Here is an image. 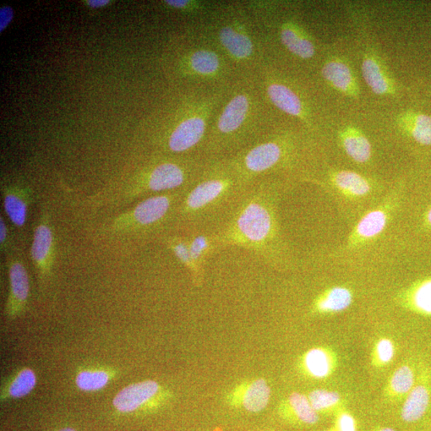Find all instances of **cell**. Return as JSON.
I'll use <instances>...</instances> for the list:
<instances>
[{"instance_id":"cb8c5ba5","label":"cell","mask_w":431,"mask_h":431,"mask_svg":"<svg viewBox=\"0 0 431 431\" xmlns=\"http://www.w3.org/2000/svg\"><path fill=\"white\" fill-rule=\"evenodd\" d=\"M416 384V376L410 365L405 364L397 368L391 376L387 394L396 399L407 396Z\"/></svg>"},{"instance_id":"74e56055","label":"cell","mask_w":431,"mask_h":431,"mask_svg":"<svg viewBox=\"0 0 431 431\" xmlns=\"http://www.w3.org/2000/svg\"><path fill=\"white\" fill-rule=\"evenodd\" d=\"M7 231L6 223H5L3 217H1V219H0V242H1L2 246H3L5 242H6L8 235Z\"/></svg>"},{"instance_id":"e575fe53","label":"cell","mask_w":431,"mask_h":431,"mask_svg":"<svg viewBox=\"0 0 431 431\" xmlns=\"http://www.w3.org/2000/svg\"><path fill=\"white\" fill-rule=\"evenodd\" d=\"M412 134L417 143L425 146L431 145V127L414 125Z\"/></svg>"},{"instance_id":"7a4b0ae2","label":"cell","mask_w":431,"mask_h":431,"mask_svg":"<svg viewBox=\"0 0 431 431\" xmlns=\"http://www.w3.org/2000/svg\"><path fill=\"white\" fill-rule=\"evenodd\" d=\"M234 171L233 173L214 172L196 182L185 196L182 214L189 217L203 215L209 210L228 199L240 182Z\"/></svg>"},{"instance_id":"83f0119b","label":"cell","mask_w":431,"mask_h":431,"mask_svg":"<svg viewBox=\"0 0 431 431\" xmlns=\"http://www.w3.org/2000/svg\"><path fill=\"white\" fill-rule=\"evenodd\" d=\"M288 407L299 422L313 425L318 422V413L314 410L307 396L293 393L288 400Z\"/></svg>"},{"instance_id":"f35d334b","label":"cell","mask_w":431,"mask_h":431,"mask_svg":"<svg viewBox=\"0 0 431 431\" xmlns=\"http://www.w3.org/2000/svg\"><path fill=\"white\" fill-rule=\"evenodd\" d=\"M166 3L173 8H184L187 6L189 2L185 1V0H168Z\"/></svg>"},{"instance_id":"7402d4cb","label":"cell","mask_w":431,"mask_h":431,"mask_svg":"<svg viewBox=\"0 0 431 431\" xmlns=\"http://www.w3.org/2000/svg\"><path fill=\"white\" fill-rule=\"evenodd\" d=\"M342 143L347 155L358 163L367 162L372 156V146L363 133L348 128L342 135Z\"/></svg>"},{"instance_id":"484cf974","label":"cell","mask_w":431,"mask_h":431,"mask_svg":"<svg viewBox=\"0 0 431 431\" xmlns=\"http://www.w3.org/2000/svg\"><path fill=\"white\" fill-rule=\"evenodd\" d=\"M387 222L384 211L377 210L368 212L358 223L356 236L359 239L368 240L378 236L383 232Z\"/></svg>"},{"instance_id":"30bf717a","label":"cell","mask_w":431,"mask_h":431,"mask_svg":"<svg viewBox=\"0 0 431 431\" xmlns=\"http://www.w3.org/2000/svg\"><path fill=\"white\" fill-rule=\"evenodd\" d=\"M187 176L183 168L174 163H164L152 170L147 181V189L162 192L182 187Z\"/></svg>"},{"instance_id":"7bdbcfd3","label":"cell","mask_w":431,"mask_h":431,"mask_svg":"<svg viewBox=\"0 0 431 431\" xmlns=\"http://www.w3.org/2000/svg\"><path fill=\"white\" fill-rule=\"evenodd\" d=\"M58 431H75V430L70 428H67L59 430Z\"/></svg>"},{"instance_id":"4316f807","label":"cell","mask_w":431,"mask_h":431,"mask_svg":"<svg viewBox=\"0 0 431 431\" xmlns=\"http://www.w3.org/2000/svg\"><path fill=\"white\" fill-rule=\"evenodd\" d=\"M190 68L196 75H214L221 68L220 58L210 50L196 51L190 57Z\"/></svg>"},{"instance_id":"d6986e66","label":"cell","mask_w":431,"mask_h":431,"mask_svg":"<svg viewBox=\"0 0 431 431\" xmlns=\"http://www.w3.org/2000/svg\"><path fill=\"white\" fill-rule=\"evenodd\" d=\"M220 41L229 54L237 59H246L253 53V43L244 33L226 26L220 31Z\"/></svg>"},{"instance_id":"9c48e42d","label":"cell","mask_w":431,"mask_h":431,"mask_svg":"<svg viewBox=\"0 0 431 431\" xmlns=\"http://www.w3.org/2000/svg\"><path fill=\"white\" fill-rule=\"evenodd\" d=\"M172 198L166 195L155 196L141 201L132 212L137 225L149 227L162 221L170 212Z\"/></svg>"},{"instance_id":"52a82bcc","label":"cell","mask_w":431,"mask_h":431,"mask_svg":"<svg viewBox=\"0 0 431 431\" xmlns=\"http://www.w3.org/2000/svg\"><path fill=\"white\" fill-rule=\"evenodd\" d=\"M251 111V101L247 95L238 94L227 103L217 123V131L222 138L230 137L242 127Z\"/></svg>"},{"instance_id":"836d02e7","label":"cell","mask_w":431,"mask_h":431,"mask_svg":"<svg viewBox=\"0 0 431 431\" xmlns=\"http://www.w3.org/2000/svg\"><path fill=\"white\" fill-rule=\"evenodd\" d=\"M336 431H357L356 419L345 411L338 413L336 419Z\"/></svg>"},{"instance_id":"60d3db41","label":"cell","mask_w":431,"mask_h":431,"mask_svg":"<svg viewBox=\"0 0 431 431\" xmlns=\"http://www.w3.org/2000/svg\"><path fill=\"white\" fill-rule=\"evenodd\" d=\"M425 224H427V226L429 228H431V206L430 207L427 212H425Z\"/></svg>"},{"instance_id":"5bb4252c","label":"cell","mask_w":431,"mask_h":431,"mask_svg":"<svg viewBox=\"0 0 431 431\" xmlns=\"http://www.w3.org/2000/svg\"><path fill=\"white\" fill-rule=\"evenodd\" d=\"M304 368L315 379H325L334 373L336 359L331 351L324 347L311 349L304 358Z\"/></svg>"},{"instance_id":"ac0fdd59","label":"cell","mask_w":431,"mask_h":431,"mask_svg":"<svg viewBox=\"0 0 431 431\" xmlns=\"http://www.w3.org/2000/svg\"><path fill=\"white\" fill-rule=\"evenodd\" d=\"M53 246V234L50 226L41 223L37 226L31 247V256L42 272L48 270Z\"/></svg>"},{"instance_id":"44dd1931","label":"cell","mask_w":431,"mask_h":431,"mask_svg":"<svg viewBox=\"0 0 431 431\" xmlns=\"http://www.w3.org/2000/svg\"><path fill=\"white\" fill-rule=\"evenodd\" d=\"M353 295L350 289L345 287H334L322 294L315 304V308L321 313H336L343 312L350 307Z\"/></svg>"},{"instance_id":"8d00e7d4","label":"cell","mask_w":431,"mask_h":431,"mask_svg":"<svg viewBox=\"0 0 431 431\" xmlns=\"http://www.w3.org/2000/svg\"><path fill=\"white\" fill-rule=\"evenodd\" d=\"M418 127H431V117L425 116V114H419L414 118V125Z\"/></svg>"},{"instance_id":"b9f144b4","label":"cell","mask_w":431,"mask_h":431,"mask_svg":"<svg viewBox=\"0 0 431 431\" xmlns=\"http://www.w3.org/2000/svg\"><path fill=\"white\" fill-rule=\"evenodd\" d=\"M379 431H396V430L391 428H384L380 429Z\"/></svg>"},{"instance_id":"277c9868","label":"cell","mask_w":431,"mask_h":431,"mask_svg":"<svg viewBox=\"0 0 431 431\" xmlns=\"http://www.w3.org/2000/svg\"><path fill=\"white\" fill-rule=\"evenodd\" d=\"M161 386L155 380H144L125 386L113 399V406L121 413L139 410L160 394Z\"/></svg>"},{"instance_id":"4dcf8cb0","label":"cell","mask_w":431,"mask_h":431,"mask_svg":"<svg viewBox=\"0 0 431 431\" xmlns=\"http://www.w3.org/2000/svg\"><path fill=\"white\" fill-rule=\"evenodd\" d=\"M188 242L191 258L198 270L206 256L209 255L211 248L214 247L215 239L206 234H198Z\"/></svg>"},{"instance_id":"8992f818","label":"cell","mask_w":431,"mask_h":431,"mask_svg":"<svg viewBox=\"0 0 431 431\" xmlns=\"http://www.w3.org/2000/svg\"><path fill=\"white\" fill-rule=\"evenodd\" d=\"M10 294L6 306L9 319L17 318L24 312L30 294L29 274L23 264L14 261L9 267Z\"/></svg>"},{"instance_id":"8fae6325","label":"cell","mask_w":431,"mask_h":431,"mask_svg":"<svg viewBox=\"0 0 431 431\" xmlns=\"http://www.w3.org/2000/svg\"><path fill=\"white\" fill-rule=\"evenodd\" d=\"M37 376L30 368L16 370L4 381L1 387V401L18 400L31 394L36 389Z\"/></svg>"},{"instance_id":"d590c367","label":"cell","mask_w":431,"mask_h":431,"mask_svg":"<svg viewBox=\"0 0 431 431\" xmlns=\"http://www.w3.org/2000/svg\"><path fill=\"white\" fill-rule=\"evenodd\" d=\"M13 18V10L9 7L0 9V31H3Z\"/></svg>"},{"instance_id":"6da1fadb","label":"cell","mask_w":431,"mask_h":431,"mask_svg":"<svg viewBox=\"0 0 431 431\" xmlns=\"http://www.w3.org/2000/svg\"><path fill=\"white\" fill-rule=\"evenodd\" d=\"M276 233L274 210L269 200L260 193L244 201L217 241L241 245L261 253L269 246Z\"/></svg>"},{"instance_id":"603a6c76","label":"cell","mask_w":431,"mask_h":431,"mask_svg":"<svg viewBox=\"0 0 431 431\" xmlns=\"http://www.w3.org/2000/svg\"><path fill=\"white\" fill-rule=\"evenodd\" d=\"M270 387L264 379H256L244 391L243 406L250 412H259L268 405L270 400Z\"/></svg>"},{"instance_id":"ffe728a7","label":"cell","mask_w":431,"mask_h":431,"mask_svg":"<svg viewBox=\"0 0 431 431\" xmlns=\"http://www.w3.org/2000/svg\"><path fill=\"white\" fill-rule=\"evenodd\" d=\"M281 39L283 45L295 56L306 59L312 58L315 54V49L313 41L296 26H283L281 32Z\"/></svg>"},{"instance_id":"e0dca14e","label":"cell","mask_w":431,"mask_h":431,"mask_svg":"<svg viewBox=\"0 0 431 431\" xmlns=\"http://www.w3.org/2000/svg\"><path fill=\"white\" fill-rule=\"evenodd\" d=\"M405 304L412 312L431 318V276L414 283L408 289Z\"/></svg>"},{"instance_id":"9a60e30c","label":"cell","mask_w":431,"mask_h":431,"mask_svg":"<svg viewBox=\"0 0 431 431\" xmlns=\"http://www.w3.org/2000/svg\"><path fill=\"white\" fill-rule=\"evenodd\" d=\"M268 95L272 102L283 112L295 117H303L304 107L301 98L288 86L271 84L268 86Z\"/></svg>"},{"instance_id":"4fadbf2b","label":"cell","mask_w":431,"mask_h":431,"mask_svg":"<svg viewBox=\"0 0 431 431\" xmlns=\"http://www.w3.org/2000/svg\"><path fill=\"white\" fill-rule=\"evenodd\" d=\"M117 375V370L111 368L89 367L79 370L75 383L81 391L95 392L105 389Z\"/></svg>"},{"instance_id":"ee69618b","label":"cell","mask_w":431,"mask_h":431,"mask_svg":"<svg viewBox=\"0 0 431 431\" xmlns=\"http://www.w3.org/2000/svg\"><path fill=\"white\" fill-rule=\"evenodd\" d=\"M327 431H331V430H327Z\"/></svg>"},{"instance_id":"1f68e13d","label":"cell","mask_w":431,"mask_h":431,"mask_svg":"<svg viewBox=\"0 0 431 431\" xmlns=\"http://www.w3.org/2000/svg\"><path fill=\"white\" fill-rule=\"evenodd\" d=\"M395 348L394 343L387 338H382L374 347L373 361L376 366H384L394 359Z\"/></svg>"},{"instance_id":"d6a6232c","label":"cell","mask_w":431,"mask_h":431,"mask_svg":"<svg viewBox=\"0 0 431 431\" xmlns=\"http://www.w3.org/2000/svg\"><path fill=\"white\" fill-rule=\"evenodd\" d=\"M171 248L177 258L182 262L183 265L189 267L193 272H198V269L194 264L192 258H191L189 242L180 241L176 240L171 244Z\"/></svg>"},{"instance_id":"ba28073f","label":"cell","mask_w":431,"mask_h":431,"mask_svg":"<svg viewBox=\"0 0 431 431\" xmlns=\"http://www.w3.org/2000/svg\"><path fill=\"white\" fill-rule=\"evenodd\" d=\"M206 119L201 114L188 118L180 123L169 139V147L173 152L189 150L201 143L206 131Z\"/></svg>"},{"instance_id":"f546056e","label":"cell","mask_w":431,"mask_h":431,"mask_svg":"<svg viewBox=\"0 0 431 431\" xmlns=\"http://www.w3.org/2000/svg\"><path fill=\"white\" fill-rule=\"evenodd\" d=\"M4 210L15 226L23 227L27 215V203L21 196L9 194L4 196Z\"/></svg>"},{"instance_id":"ab89813d","label":"cell","mask_w":431,"mask_h":431,"mask_svg":"<svg viewBox=\"0 0 431 431\" xmlns=\"http://www.w3.org/2000/svg\"><path fill=\"white\" fill-rule=\"evenodd\" d=\"M88 4L92 8H101L109 3L108 0H89Z\"/></svg>"},{"instance_id":"7c38bea8","label":"cell","mask_w":431,"mask_h":431,"mask_svg":"<svg viewBox=\"0 0 431 431\" xmlns=\"http://www.w3.org/2000/svg\"><path fill=\"white\" fill-rule=\"evenodd\" d=\"M324 79L336 89L349 95H356L358 86L348 65L340 60L327 62L322 70Z\"/></svg>"},{"instance_id":"d4e9b609","label":"cell","mask_w":431,"mask_h":431,"mask_svg":"<svg viewBox=\"0 0 431 431\" xmlns=\"http://www.w3.org/2000/svg\"><path fill=\"white\" fill-rule=\"evenodd\" d=\"M334 182L343 193L354 196L367 195L372 189L366 178L352 171L338 172L334 176Z\"/></svg>"},{"instance_id":"f1b7e54d","label":"cell","mask_w":431,"mask_h":431,"mask_svg":"<svg viewBox=\"0 0 431 431\" xmlns=\"http://www.w3.org/2000/svg\"><path fill=\"white\" fill-rule=\"evenodd\" d=\"M308 398L314 410L318 413L334 410L341 402L339 393L323 389L313 391Z\"/></svg>"},{"instance_id":"2e32d148","label":"cell","mask_w":431,"mask_h":431,"mask_svg":"<svg viewBox=\"0 0 431 431\" xmlns=\"http://www.w3.org/2000/svg\"><path fill=\"white\" fill-rule=\"evenodd\" d=\"M362 72L365 81L376 95H389L393 91L389 76L387 75L383 65L375 57L368 56L364 58Z\"/></svg>"},{"instance_id":"3957f363","label":"cell","mask_w":431,"mask_h":431,"mask_svg":"<svg viewBox=\"0 0 431 431\" xmlns=\"http://www.w3.org/2000/svg\"><path fill=\"white\" fill-rule=\"evenodd\" d=\"M283 155L282 146L276 141H265L244 152L234 166V172L240 181L259 176L278 165Z\"/></svg>"},{"instance_id":"5b68a950","label":"cell","mask_w":431,"mask_h":431,"mask_svg":"<svg viewBox=\"0 0 431 431\" xmlns=\"http://www.w3.org/2000/svg\"><path fill=\"white\" fill-rule=\"evenodd\" d=\"M431 400V370H420L416 384L406 396L401 418L406 423H416L427 413Z\"/></svg>"}]
</instances>
